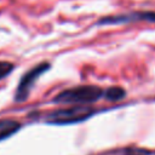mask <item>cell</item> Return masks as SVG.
<instances>
[{
  "instance_id": "cell-1",
  "label": "cell",
  "mask_w": 155,
  "mask_h": 155,
  "mask_svg": "<svg viewBox=\"0 0 155 155\" xmlns=\"http://www.w3.org/2000/svg\"><path fill=\"white\" fill-rule=\"evenodd\" d=\"M104 94V91L93 85H84V86H76L68 90L62 91L54 97V103L61 104H74V105H82L93 103L97 99H99Z\"/></svg>"
},
{
  "instance_id": "cell-2",
  "label": "cell",
  "mask_w": 155,
  "mask_h": 155,
  "mask_svg": "<svg viewBox=\"0 0 155 155\" xmlns=\"http://www.w3.org/2000/svg\"><path fill=\"white\" fill-rule=\"evenodd\" d=\"M93 110L87 107L82 105H74L69 109H61L46 115V122L56 124V125H67V124H75L81 122L90 116H92Z\"/></svg>"
},
{
  "instance_id": "cell-8",
  "label": "cell",
  "mask_w": 155,
  "mask_h": 155,
  "mask_svg": "<svg viewBox=\"0 0 155 155\" xmlns=\"http://www.w3.org/2000/svg\"><path fill=\"white\" fill-rule=\"evenodd\" d=\"M150 153L148 150H143V149H132V150H127L126 155H149Z\"/></svg>"
},
{
  "instance_id": "cell-3",
  "label": "cell",
  "mask_w": 155,
  "mask_h": 155,
  "mask_svg": "<svg viewBox=\"0 0 155 155\" xmlns=\"http://www.w3.org/2000/svg\"><path fill=\"white\" fill-rule=\"evenodd\" d=\"M47 69H50V64H48V63H40V64H38L36 67L31 68L29 71H27V73L22 76V79H21V81H19V84H18L15 99H16L17 102H23L24 99H27V97H28V94H29V92H30L33 85L35 84V81H36Z\"/></svg>"
},
{
  "instance_id": "cell-5",
  "label": "cell",
  "mask_w": 155,
  "mask_h": 155,
  "mask_svg": "<svg viewBox=\"0 0 155 155\" xmlns=\"http://www.w3.org/2000/svg\"><path fill=\"white\" fill-rule=\"evenodd\" d=\"M19 127L21 124L16 120H11V119L0 120V140L6 139L12 134H15L19 130Z\"/></svg>"
},
{
  "instance_id": "cell-7",
  "label": "cell",
  "mask_w": 155,
  "mask_h": 155,
  "mask_svg": "<svg viewBox=\"0 0 155 155\" xmlns=\"http://www.w3.org/2000/svg\"><path fill=\"white\" fill-rule=\"evenodd\" d=\"M12 69H13V64L12 63L0 61V80L4 79L5 76H7L11 73Z\"/></svg>"
},
{
  "instance_id": "cell-6",
  "label": "cell",
  "mask_w": 155,
  "mask_h": 155,
  "mask_svg": "<svg viewBox=\"0 0 155 155\" xmlns=\"http://www.w3.org/2000/svg\"><path fill=\"white\" fill-rule=\"evenodd\" d=\"M104 97L109 101H119L125 97V90L119 86L109 87L108 90L104 91Z\"/></svg>"
},
{
  "instance_id": "cell-4",
  "label": "cell",
  "mask_w": 155,
  "mask_h": 155,
  "mask_svg": "<svg viewBox=\"0 0 155 155\" xmlns=\"http://www.w3.org/2000/svg\"><path fill=\"white\" fill-rule=\"evenodd\" d=\"M132 21H150L155 22V12L150 11H140V12H132L127 15H117L114 17H105L99 21V23L104 24H119V23H127Z\"/></svg>"
}]
</instances>
